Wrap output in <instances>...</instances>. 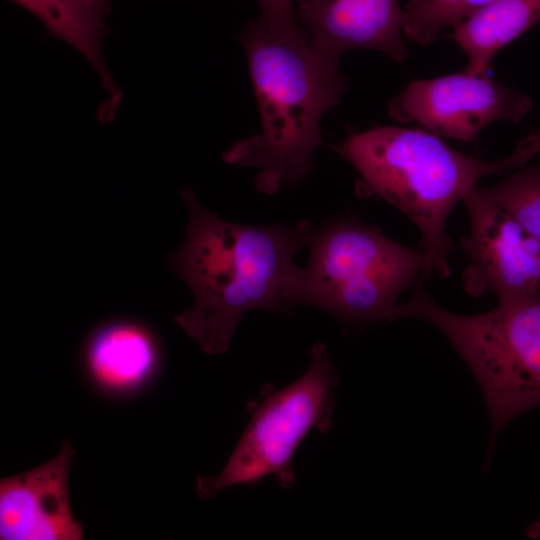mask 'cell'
I'll list each match as a JSON object with an SVG mask.
<instances>
[{"mask_svg": "<svg viewBox=\"0 0 540 540\" xmlns=\"http://www.w3.org/2000/svg\"><path fill=\"white\" fill-rule=\"evenodd\" d=\"M181 195L188 224L168 264L191 289L194 304L174 320L206 354H222L245 312L286 314L294 306L299 267L293 256L308 245L313 230L307 220L236 224L204 208L190 187Z\"/></svg>", "mask_w": 540, "mask_h": 540, "instance_id": "cell-1", "label": "cell"}, {"mask_svg": "<svg viewBox=\"0 0 540 540\" xmlns=\"http://www.w3.org/2000/svg\"><path fill=\"white\" fill-rule=\"evenodd\" d=\"M255 91L261 130L236 142L223 159L259 173L258 191L274 194L306 180L322 143L320 121L347 88L339 58L313 46L297 22L259 17L240 35Z\"/></svg>", "mask_w": 540, "mask_h": 540, "instance_id": "cell-2", "label": "cell"}, {"mask_svg": "<svg viewBox=\"0 0 540 540\" xmlns=\"http://www.w3.org/2000/svg\"><path fill=\"white\" fill-rule=\"evenodd\" d=\"M335 151L359 173L360 194L386 200L418 227L419 245L442 277L450 275L453 245L446 223L453 207L481 178L521 167L513 152L484 160L455 150L431 132L401 127L352 132Z\"/></svg>", "mask_w": 540, "mask_h": 540, "instance_id": "cell-3", "label": "cell"}, {"mask_svg": "<svg viewBox=\"0 0 540 540\" xmlns=\"http://www.w3.org/2000/svg\"><path fill=\"white\" fill-rule=\"evenodd\" d=\"M308 246L310 259L298 270L294 306L319 308L347 325L389 322L398 296L435 273L420 245L403 246L351 215L313 231Z\"/></svg>", "mask_w": 540, "mask_h": 540, "instance_id": "cell-4", "label": "cell"}, {"mask_svg": "<svg viewBox=\"0 0 540 540\" xmlns=\"http://www.w3.org/2000/svg\"><path fill=\"white\" fill-rule=\"evenodd\" d=\"M413 318L438 329L468 365L483 394L489 421V465L499 433L540 406V295L499 302L490 311L460 315L432 300L420 284L390 321Z\"/></svg>", "mask_w": 540, "mask_h": 540, "instance_id": "cell-5", "label": "cell"}, {"mask_svg": "<svg viewBox=\"0 0 540 540\" xmlns=\"http://www.w3.org/2000/svg\"><path fill=\"white\" fill-rule=\"evenodd\" d=\"M338 384L327 346L316 343L307 371L268 394L255 408L221 473L197 479L198 496L213 498L228 487L253 484L268 475L283 488L292 487L295 452L309 432H326L331 427Z\"/></svg>", "mask_w": 540, "mask_h": 540, "instance_id": "cell-6", "label": "cell"}, {"mask_svg": "<svg viewBox=\"0 0 540 540\" xmlns=\"http://www.w3.org/2000/svg\"><path fill=\"white\" fill-rule=\"evenodd\" d=\"M470 230L461 238L469 259L462 285L473 297L485 292L498 302L540 295V240L475 187L465 198Z\"/></svg>", "mask_w": 540, "mask_h": 540, "instance_id": "cell-7", "label": "cell"}, {"mask_svg": "<svg viewBox=\"0 0 540 540\" xmlns=\"http://www.w3.org/2000/svg\"><path fill=\"white\" fill-rule=\"evenodd\" d=\"M530 108L521 92L465 70L410 82L390 100L388 112L396 121H414L437 136L470 142L494 121L519 122Z\"/></svg>", "mask_w": 540, "mask_h": 540, "instance_id": "cell-8", "label": "cell"}, {"mask_svg": "<svg viewBox=\"0 0 540 540\" xmlns=\"http://www.w3.org/2000/svg\"><path fill=\"white\" fill-rule=\"evenodd\" d=\"M75 454L70 441L48 462L0 481V539L81 540L72 514L68 476Z\"/></svg>", "mask_w": 540, "mask_h": 540, "instance_id": "cell-9", "label": "cell"}, {"mask_svg": "<svg viewBox=\"0 0 540 540\" xmlns=\"http://www.w3.org/2000/svg\"><path fill=\"white\" fill-rule=\"evenodd\" d=\"M300 28L309 42L332 56L355 49L407 58L402 38L405 10L398 0H295Z\"/></svg>", "mask_w": 540, "mask_h": 540, "instance_id": "cell-10", "label": "cell"}, {"mask_svg": "<svg viewBox=\"0 0 540 540\" xmlns=\"http://www.w3.org/2000/svg\"><path fill=\"white\" fill-rule=\"evenodd\" d=\"M159 360L152 335L140 325L113 322L89 339L85 361L91 376L110 389H129L147 379Z\"/></svg>", "mask_w": 540, "mask_h": 540, "instance_id": "cell-11", "label": "cell"}, {"mask_svg": "<svg viewBox=\"0 0 540 540\" xmlns=\"http://www.w3.org/2000/svg\"><path fill=\"white\" fill-rule=\"evenodd\" d=\"M538 23L540 0H494L454 30L466 71L486 75L496 53Z\"/></svg>", "mask_w": 540, "mask_h": 540, "instance_id": "cell-12", "label": "cell"}, {"mask_svg": "<svg viewBox=\"0 0 540 540\" xmlns=\"http://www.w3.org/2000/svg\"><path fill=\"white\" fill-rule=\"evenodd\" d=\"M10 1L31 12L54 36L84 54L101 75L106 88L113 87L103 65L100 48L105 15L90 0Z\"/></svg>", "mask_w": 540, "mask_h": 540, "instance_id": "cell-13", "label": "cell"}, {"mask_svg": "<svg viewBox=\"0 0 540 540\" xmlns=\"http://www.w3.org/2000/svg\"><path fill=\"white\" fill-rule=\"evenodd\" d=\"M494 0H409L403 33L422 45L433 42L441 30L459 27Z\"/></svg>", "mask_w": 540, "mask_h": 540, "instance_id": "cell-14", "label": "cell"}, {"mask_svg": "<svg viewBox=\"0 0 540 540\" xmlns=\"http://www.w3.org/2000/svg\"><path fill=\"white\" fill-rule=\"evenodd\" d=\"M481 189L540 240V164L518 170L495 186Z\"/></svg>", "mask_w": 540, "mask_h": 540, "instance_id": "cell-15", "label": "cell"}, {"mask_svg": "<svg viewBox=\"0 0 540 540\" xmlns=\"http://www.w3.org/2000/svg\"><path fill=\"white\" fill-rule=\"evenodd\" d=\"M261 15L268 20L278 22H297L295 0H256Z\"/></svg>", "mask_w": 540, "mask_h": 540, "instance_id": "cell-16", "label": "cell"}, {"mask_svg": "<svg viewBox=\"0 0 540 540\" xmlns=\"http://www.w3.org/2000/svg\"><path fill=\"white\" fill-rule=\"evenodd\" d=\"M514 152L523 165L534 155L540 153V130L520 142Z\"/></svg>", "mask_w": 540, "mask_h": 540, "instance_id": "cell-17", "label": "cell"}, {"mask_svg": "<svg viewBox=\"0 0 540 540\" xmlns=\"http://www.w3.org/2000/svg\"><path fill=\"white\" fill-rule=\"evenodd\" d=\"M525 534L529 538L540 539V519L529 525L525 530Z\"/></svg>", "mask_w": 540, "mask_h": 540, "instance_id": "cell-18", "label": "cell"}, {"mask_svg": "<svg viewBox=\"0 0 540 540\" xmlns=\"http://www.w3.org/2000/svg\"><path fill=\"white\" fill-rule=\"evenodd\" d=\"M93 6L103 15L108 11L109 0H90Z\"/></svg>", "mask_w": 540, "mask_h": 540, "instance_id": "cell-19", "label": "cell"}]
</instances>
